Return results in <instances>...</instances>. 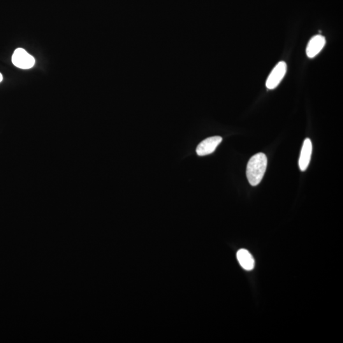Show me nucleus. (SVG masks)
Masks as SVG:
<instances>
[{
	"mask_svg": "<svg viewBox=\"0 0 343 343\" xmlns=\"http://www.w3.org/2000/svg\"><path fill=\"white\" fill-rule=\"evenodd\" d=\"M326 45V39L322 35H316L312 37L308 43L307 50V56L314 58L321 52Z\"/></svg>",
	"mask_w": 343,
	"mask_h": 343,
	"instance_id": "obj_5",
	"label": "nucleus"
},
{
	"mask_svg": "<svg viewBox=\"0 0 343 343\" xmlns=\"http://www.w3.org/2000/svg\"><path fill=\"white\" fill-rule=\"evenodd\" d=\"M312 152V144L309 138H307L303 143L302 149H301L300 160H299V166L301 171H305L309 165Z\"/></svg>",
	"mask_w": 343,
	"mask_h": 343,
	"instance_id": "obj_6",
	"label": "nucleus"
},
{
	"mask_svg": "<svg viewBox=\"0 0 343 343\" xmlns=\"http://www.w3.org/2000/svg\"><path fill=\"white\" fill-rule=\"evenodd\" d=\"M287 72V64L286 62L281 61L279 62L269 75L266 80V85L268 89H275L281 82L282 79L286 75Z\"/></svg>",
	"mask_w": 343,
	"mask_h": 343,
	"instance_id": "obj_3",
	"label": "nucleus"
},
{
	"mask_svg": "<svg viewBox=\"0 0 343 343\" xmlns=\"http://www.w3.org/2000/svg\"><path fill=\"white\" fill-rule=\"evenodd\" d=\"M222 141V138L221 136H213L206 139L201 141L197 147V154L199 156H205V155L212 154Z\"/></svg>",
	"mask_w": 343,
	"mask_h": 343,
	"instance_id": "obj_4",
	"label": "nucleus"
},
{
	"mask_svg": "<svg viewBox=\"0 0 343 343\" xmlns=\"http://www.w3.org/2000/svg\"><path fill=\"white\" fill-rule=\"evenodd\" d=\"M13 65L22 69H31L35 64V59L24 48H18L15 50L11 59Z\"/></svg>",
	"mask_w": 343,
	"mask_h": 343,
	"instance_id": "obj_2",
	"label": "nucleus"
},
{
	"mask_svg": "<svg viewBox=\"0 0 343 343\" xmlns=\"http://www.w3.org/2000/svg\"><path fill=\"white\" fill-rule=\"evenodd\" d=\"M238 263L244 270L251 271L255 267V260L253 256L246 249H240L236 254Z\"/></svg>",
	"mask_w": 343,
	"mask_h": 343,
	"instance_id": "obj_7",
	"label": "nucleus"
},
{
	"mask_svg": "<svg viewBox=\"0 0 343 343\" xmlns=\"http://www.w3.org/2000/svg\"><path fill=\"white\" fill-rule=\"evenodd\" d=\"M3 80V76L2 75V74L0 73V83L2 82Z\"/></svg>",
	"mask_w": 343,
	"mask_h": 343,
	"instance_id": "obj_8",
	"label": "nucleus"
},
{
	"mask_svg": "<svg viewBox=\"0 0 343 343\" xmlns=\"http://www.w3.org/2000/svg\"><path fill=\"white\" fill-rule=\"evenodd\" d=\"M268 160L263 153H259L251 157L247 166V177L252 186L261 182L265 175Z\"/></svg>",
	"mask_w": 343,
	"mask_h": 343,
	"instance_id": "obj_1",
	"label": "nucleus"
}]
</instances>
